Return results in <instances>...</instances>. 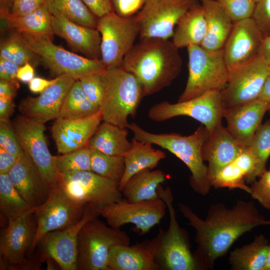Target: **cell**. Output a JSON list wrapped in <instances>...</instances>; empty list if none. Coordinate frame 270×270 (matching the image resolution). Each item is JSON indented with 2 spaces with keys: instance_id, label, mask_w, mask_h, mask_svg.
I'll list each match as a JSON object with an SVG mask.
<instances>
[{
  "instance_id": "6da1fadb",
  "label": "cell",
  "mask_w": 270,
  "mask_h": 270,
  "mask_svg": "<svg viewBox=\"0 0 270 270\" xmlns=\"http://www.w3.org/2000/svg\"><path fill=\"white\" fill-rule=\"evenodd\" d=\"M178 209L195 230V253L204 270L212 269L240 236L260 226H270V220L260 214L252 202L238 200L234 206L224 204L210 206L206 216L198 217L188 206L180 203Z\"/></svg>"
},
{
  "instance_id": "ac0fdd59",
  "label": "cell",
  "mask_w": 270,
  "mask_h": 270,
  "mask_svg": "<svg viewBox=\"0 0 270 270\" xmlns=\"http://www.w3.org/2000/svg\"><path fill=\"white\" fill-rule=\"evenodd\" d=\"M24 150L39 169L46 181L52 186L58 182L55 166L56 156L48 148L44 135V124L22 115L17 116L12 123Z\"/></svg>"
},
{
  "instance_id": "681fc988",
  "label": "cell",
  "mask_w": 270,
  "mask_h": 270,
  "mask_svg": "<svg viewBox=\"0 0 270 270\" xmlns=\"http://www.w3.org/2000/svg\"><path fill=\"white\" fill-rule=\"evenodd\" d=\"M81 0L98 18L113 11L110 0Z\"/></svg>"
},
{
  "instance_id": "7dc6e473",
  "label": "cell",
  "mask_w": 270,
  "mask_h": 270,
  "mask_svg": "<svg viewBox=\"0 0 270 270\" xmlns=\"http://www.w3.org/2000/svg\"><path fill=\"white\" fill-rule=\"evenodd\" d=\"M113 11L122 17L134 16L143 6L146 0H110Z\"/></svg>"
},
{
  "instance_id": "5b68a950",
  "label": "cell",
  "mask_w": 270,
  "mask_h": 270,
  "mask_svg": "<svg viewBox=\"0 0 270 270\" xmlns=\"http://www.w3.org/2000/svg\"><path fill=\"white\" fill-rule=\"evenodd\" d=\"M103 95L100 110L102 121L122 128L134 117L142 98V86L131 73L122 67L106 69L101 72Z\"/></svg>"
},
{
  "instance_id": "4dcf8cb0",
  "label": "cell",
  "mask_w": 270,
  "mask_h": 270,
  "mask_svg": "<svg viewBox=\"0 0 270 270\" xmlns=\"http://www.w3.org/2000/svg\"><path fill=\"white\" fill-rule=\"evenodd\" d=\"M132 146L124 156L125 170L118 186L122 191L128 180L134 174L146 169L152 170L164 159L166 154L152 148V144L132 138Z\"/></svg>"
},
{
  "instance_id": "f1b7e54d",
  "label": "cell",
  "mask_w": 270,
  "mask_h": 270,
  "mask_svg": "<svg viewBox=\"0 0 270 270\" xmlns=\"http://www.w3.org/2000/svg\"><path fill=\"white\" fill-rule=\"evenodd\" d=\"M0 31L12 30L20 33L28 32L53 38L52 15L46 4L27 14L16 16L10 12L0 14Z\"/></svg>"
},
{
  "instance_id": "9c48e42d",
  "label": "cell",
  "mask_w": 270,
  "mask_h": 270,
  "mask_svg": "<svg viewBox=\"0 0 270 270\" xmlns=\"http://www.w3.org/2000/svg\"><path fill=\"white\" fill-rule=\"evenodd\" d=\"M96 30L101 36L100 60L106 69L122 67L140 34L134 16L122 17L112 11L98 18Z\"/></svg>"
},
{
  "instance_id": "60d3db41",
  "label": "cell",
  "mask_w": 270,
  "mask_h": 270,
  "mask_svg": "<svg viewBox=\"0 0 270 270\" xmlns=\"http://www.w3.org/2000/svg\"><path fill=\"white\" fill-rule=\"evenodd\" d=\"M248 148L258 161L255 174L256 180L266 169V162L270 156V118L258 129Z\"/></svg>"
},
{
  "instance_id": "db71d44e",
  "label": "cell",
  "mask_w": 270,
  "mask_h": 270,
  "mask_svg": "<svg viewBox=\"0 0 270 270\" xmlns=\"http://www.w3.org/2000/svg\"><path fill=\"white\" fill-rule=\"evenodd\" d=\"M14 107V98L0 97V120H10Z\"/></svg>"
},
{
  "instance_id": "30bf717a",
  "label": "cell",
  "mask_w": 270,
  "mask_h": 270,
  "mask_svg": "<svg viewBox=\"0 0 270 270\" xmlns=\"http://www.w3.org/2000/svg\"><path fill=\"white\" fill-rule=\"evenodd\" d=\"M224 110L221 92L212 90L184 102L156 104L149 109L148 116L153 121L162 122L176 116H188L200 122L210 134L222 124Z\"/></svg>"
},
{
  "instance_id": "2e32d148",
  "label": "cell",
  "mask_w": 270,
  "mask_h": 270,
  "mask_svg": "<svg viewBox=\"0 0 270 270\" xmlns=\"http://www.w3.org/2000/svg\"><path fill=\"white\" fill-rule=\"evenodd\" d=\"M167 206L160 198L135 202L121 200L99 210L100 216L111 227L119 228L128 224L135 225L141 234L148 232L166 214Z\"/></svg>"
},
{
  "instance_id": "8d00e7d4",
  "label": "cell",
  "mask_w": 270,
  "mask_h": 270,
  "mask_svg": "<svg viewBox=\"0 0 270 270\" xmlns=\"http://www.w3.org/2000/svg\"><path fill=\"white\" fill-rule=\"evenodd\" d=\"M0 58L19 66L28 62L35 67L42 64L39 56L28 47L22 34L15 31L1 40Z\"/></svg>"
},
{
  "instance_id": "83f0119b",
  "label": "cell",
  "mask_w": 270,
  "mask_h": 270,
  "mask_svg": "<svg viewBox=\"0 0 270 270\" xmlns=\"http://www.w3.org/2000/svg\"><path fill=\"white\" fill-rule=\"evenodd\" d=\"M206 24V34L200 46L209 51L223 48L234 22L216 0H199Z\"/></svg>"
},
{
  "instance_id": "52a82bcc",
  "label": "cell",
  "mask_w": 270,
  "mask_h": 270,
  "mask_svg": "<svg viewBox=\"0 0 270 270\" xmlns=\"http://www.w3.org/2000/svg\"><path fill=\"white\" fill-rule=\"evenodd\" d=\"M128 234L106 226L96 218L81 228L78 238L77 270H109L108 258L112 248L130 244Z\"/></svg>"
},
{
  "instance_id": "7a4b0ae2",
  "label": "cell",
  "mask_w": 270,
  "mask_h": 270,
  "mask_svg": "<svg viewBox=\"0 0 270 270\" xmlns=\"http://www.w3.org/2000/svg\"><path fill=\"white\" fill-rule=\"evenodd\" d=\"M178 49L167 39L140 38L124 56L122 67L138 80L144 96L152 95L169 86L180 72Z\"/></svg>"
},
{
  "instance_id": "d4e9b609",
  "label": "cell",
  "mask_w": 270,
  "mask_h": 270,
  "mask_svg": "<svg viewBox=\"0 0 270 270\" xmlns=\"http://www.w3.org/2000/svg\"><path fill=\"white\" fill-rule=\"evenodd\" d=\"M54 34L64 40L73 50L86 58L100 59L101 36L96 30L74 22L60 14L52 15Z\"/></svg>"
},
{
  "instance_id": "3957f363",
  "label": "cell",
  "mask_w": 270,
  "mask_h": 270,
  "mask_svg": "<svg viewBox=\"0 0 270 270\" xmlns=\"http://www.w3.org/2000/svg\"><path fill=\"white\" fill-rule=\"evenodd\" d=\"M128 128L132 132L134 138L160 146L181 160L191 173L190 184L196 192L202 196L209 192L212 186L208 166L204 162L202 150L210 133L203 124L189 136L152 133L135 122L129 124Z\"/></svg>"
},
{
  "instance_id": "7c38bea8",
  "label": "cell",
  "mask_w": 270,
  "mask_h": 270,
  "mask_svg": "<svg viewBox=\"0 0 270 270\" xmlns=\"http://www.w3.org/2000/svg\"><path fill=\"white\" fill-rule=\"evenodd\" d=\"M86 206L70 197L58 182L46 202L36 209V229L30 254L46 234L78 222L84 214Z\"/></svg>"
},
{
  "instance_id": "1f68e13d",
  "label": "cell",
  "mask_w": 270,
  "mask_h": 270,
  "mask_svg": "<svg viewBox=\"0 0 270 270\" xmlns=\"http://www.w3.org/2000/svg\"><path fill=\"white\" fill-rule=\"evenodd\" d=\"M128 128L103 121L87 146L106 154L124 156L132 146V142L128 140Z\"/></svg>"
},
{
  "instance_id": "7bdbcfd3",
  "label": "cell",
  "mask_w": 270,
  "mask_h": 270,
  "mask_svg": "<svg viewBox=\"0 0 270 270\" xmlns=\"http://www.w3.org/2000/svg\"><path fill=\"white\" fill-rule=\"evenodd\" d=\"M250 194L264 208L270 210V166L251 184Z\"/></svg>"
},
{
  "instance_id": "6125c7cd",
  "label": "cell",
  "mask_w": 270,
  "mask_h": 270,
  "mask_svg": "<svg viewBox=\"0 0 270 270\" xmlns=\"http://www.w3.org/2000/svg\"><path fill=\"white\" fill-rule=\"evenodd\" d=\"M263 270H270V244L268 246L266 262Z\"/></svg>"
},
{
  "instance_id": "d6a6232c",
  "label": "cell",
  "mask_w": 270,
  "mask_h": 270,
  "mask_svg": "<svg viewBox=\"0 0 270 270\" xmlns=\"http://www.w3.org/2000/svg\"><path fill=\"white\" fill-rule=\"evenodd\" d=\"M167 179L160 170L146 169L132 176L122 190L123 198L128 202H135L158 198V188Z\"/></svg>"
},
{
  "instance_id": "be15d7a7",
  "label": "cell",
  "mask_w": 270,
  "mask_h": 270,
  "mask_svg": "<svg viewBox=\"0 0 270 270\" xmlns=\"http://www.w3.org/2000/svg\"><path fill=\"white\" fill-rule=\"evenodd\" d=\"M268 111L270 112V102L268 104Z\"/></svg>"
},
{
  "instance_id": "11a10c76",
  "label": "cell",
  "mask_w": 270,
  "mask_h": 270,
  "mask_svg": "<svg viewBox=\"0 0 270 270\" xmlns=\"http://www.w3.org/2000/svg\"><path fill=\"white\" fill-rule=\"evenodd\" d=\"M19 88V83L15 84L0 80V97L14 98Z\"/></svg>"
},
{
  "instance_id": "d6986e66",
  "label": "cell",
  "mask_w": 270,
  "mask_h": 270,
  "mask_svg": "<svg viewBox=\"0 0 270 270\" xmlns=\"http://www.w3.org/2000/svg\"><path fill=\"white\" fill-rule=\"evenodd\" d=\"M264 39L252 18L234 23L223 48L229 70L246 64L258 56Z\"/></svg>"
},
{
  "instance_id": "816d5d0a",
  "label": "cell",
  "mask_w": 270,
  "mask_h": 270,
  "mask_svg": "<svg viewBox=\"0 0 270 270\" xmlns=\"http://www.w3.org/2000/svg\"><path fill=\"white\" fill-rule=\"evenodd\" d=\"M18 157L0 148V174H8Z\"/></svg>"
},
{
  "instance_id": "e7e4bbea",
  "label": "cell",
  "mask_w": 270,
  "mask_h": 270,
  "mask_svg": "<svg viewBox=\"0 0 270 270\" xmlns=\"http://www.w3.org/2000/svg\"><path fill=\"white\" fill-rule=\"evenodd\" d=\"M254 0V1L256 2V4L257 2H260V0Z\"/></svg>"
},
{
  "instance_id": "f546056e",
  "label": "cell",
  "mask_w": 270,
  "mask_h": 270,
  "mask_svg": "<svg viewBox=\"0 0 270 270\" xmlns=\"http://www.w3.org/2000/svg\"><path fill=\"white\" fill-rule=\"evenodd\" d=\"M206 24L200 2L191 8L178 20L172 36L178 48L200 46L206 34Z\"/></svg>"
},
{
  "instance_id": "8992f818",
  "label": "cell",
  "mask_w": 270,
  "mask_h": 270,
  "mask_svg": "<svg viewBox=\"0 0 270 270\" xmlns=\"http://www.w3.org/2000/svg\"><path fill=\"white\" fill-rule=\"evenodd\" d=\"M186 48L188 76L178 102L196 98L210 91L221 92L226 86L229 74L223 48L209 51L196 45Z\"/></svg>"
},
{
  "instance_id": "44dd1931",
  "label": "cell",
  "mask_w": 270,
  "mask_h": 270,
  "mask_svg": "<svg viewBox=\"0 0 270 270\" xmlns=\"http://www.w3.org/2000/svg\"><path fill=\"white\" fill-rule=\"evenodd\" d=\"M8 174L13 185L32 208L42 204L53 187L24 152L18 157Z\"/></svg>"
},
{
  "instance_id": "7402d4cb",
  "label": "cell",
  "mask_w": 270,
  "mask_h": 270,
  "mask_svg": "<svg viewBox=\"0 0 270 270\" xmlns=\"http://www.w3.org/2000/svg\"><path fill=\"white\" fill-rule=\"evenodd\" d=\"M102 121L100 110L82 118L56 119L51 131L58 152L64 154L86 146Z\"/></svg>"
},
{
  "instance_id": "5bb4252c",
  "label": "cell",
  "mask_w": 270,
  "mask_h": 270,
  "mask_svg": "<svg viewBox=\"0 0 270 270\" xmlns=\"http://www.w3.org/2000/svg\"><path fill=\"white\" fill-rule=\"evenodd\" d=\"M36 209L8 220L0 237V270L28 268L29 260L26 256L30 254L36 229Z\"/></svg>"
},
{
  "instance_id": "ee69618b",
  "label": "cell",
  "mask_w": 270,
  "mask_h": 270,
  "mask_svg": "<svg viewBox=\"0 0 270 270\" xmlns=\"http://www.w3.org/2000/svg\"><path fill=\"white\" fill-rule=\"evenodd\" d=\"M102 72L90 74L78 80L88 98L99 107L103 95Z\"/></svg>"
},
{
  "instance_id": "484cf974",
  "label": "cell",
  "mask_w": 270,
  "mask_h": 270,
  "mask_svg": "<svg viewBox=\"0 0 270 270\" xmlns=\"http://www.w3.org/2000/svg\"><path fill=\"white\" fill-rule=\"evenodd\" d=\"M258 161L249 148L217 172L210 180L215 188H238L250 194L251 184L256 180Z\"/></svg>"
},
{
  "instance_id": "b9f144b4",
  "label": "cell",
  "mask_w": 270,
  "mask_h": 270,
  "mask_svg": "<svg viewBox=\"0 0 270 270\" xmlns=\"http://www.w3.org/2000/svg\"><path fill=\"white\" fill-rule=\"evenodd\" d=\"M234 23L252 18L256 2L254 0H216Z\"/></svg>"
},
{
  "instance_id": "ba28073f",
  "label": "cell",
  "mask_w": 270,
  "mask_h": 270,
  "mask_svg": "<svg viewBox=\"0 0 270 270\" xmlns=\"http://www.w3.org/2000/svg\"><path fill=\"white\" fill-rule=\"evenodd\" d=\"M28 47L37 54L42 64L56 77L69 76L76 80L106 70L100 59L85 58L68 51L52 42L46 36L22 32Z\"/></svg>"
},
{
  "instance_id": "ab89813d",
  "label": "cell",
  "mask_w": 270,
  "mask_h": 270,
  "mask_svg": "<svg viewBox=\"0 0 270 270\" xmlns=\"http://www.w3.org/2000/svg\"><path fill=\"white\" fill-rule=\"evenodd\" d=\"M55 166L58 174L91 170V149L86 146L56 156Z\"/></svg>"
},
{
  "instance_id": "6f0895ef",
  "label": "cell",
  "mask_w": 270,
  "mask_h": 270,
  "mask_svg": "<svg viewBox=\"0 0 270 270\" xmlns=\"http://www.w3.org/2000/svg\"><path fill=\"white\" fill-rule=\"evenodd\" d=\"M259 56L270 67V36L264 38Z\"/></svg>"
},
{
  "instance_id": "c3c4849f",
  "label": "cell",
  "mask_w": 270,
  "mask_h": 270,
  "mask_svg": "<svg viewBox=\"0 0 270 270\" xmlns=\"http://www.w3.org/2000/svg\"><path fill=\"white\" fill-rule=\"evenodd\" d=\"M46 4V0H14L10 14L19 16L27 14Z\"/></svg>"
},
{
  "instance_id": "f907efd6",
  "label": "cell",
  "mask_w": 270,
  "mask_h": 270,
  "mask_svg": "<svg viewBox=\"0 0 270 270\" xmlns=\"http://www.w3.org/2000/svg\"><path fill=\"white\" fill-rule=\"evenodd\" d=\"M20 66L11 61L0 58V80L18 84L16 74Z\"/></svg>"
},
{
  "instance_id": "f6af8a7d",
  "label": "cell",
  "mask_w": 270,
  "mask_h": 270,
  "mask_svg": "<svg viewBox=\"0 0 270 270\" xmlns=\"http://www.w3.org/2000/svg\"><path fill=\"white\" fill-rule=\"evenodd\" d=\"M0 148L17 157L24 152L10 120H0Z\"/></svg>"
},
{
  "instance_id": "f5cc1de1",
  "label": "cell",
  "mask_w": 270,
  "mask_h": 270,
  "mask_svg": "<svg viewBox=\"0 0 270 270\" xmlns=\"http://www.w3.org/2000/svg\"><path fill=\"white\" fill-rule=\"evenodd\" d=\"M58 76L52 80H47L40 77H34L28 82L30 90L34 93H41L46 88L55 83Z\"/></svg>"
},
{
  "instance_id": "94428289",
  "label": "cell",
  "mask_w": 270,
  "mask_h": 270,
  "mask_svg": "<svg viewBox=\"0 0 270 270\" xmlns=\"http://www.w3.org/2000/svg\"><path fill=\"white\" fill-rule=\"evenodd\" d=\"M44 260L46 262V270H54L60 268L58 263L52 258L46 257L44 258Z\"/></svg>"
},
{
  "instance_id": "bcb514c9",
  "label": "cell",
  "mask_w": 270,
  "mask_h": 270,
  "mask_svg": "<svg viewBox=\"0 0 270 270\" xmlns=\"http://www.w3.org/2000/svg\"><path fill=\"white\" fill-rule=\"evenodd\" d=\"M252 18L264 37L270 36V0L257 2Z\"/></svg>"
},
{
  "instance_id": "9a60e30c",
  "label": "cell",
  "mask_w": 270,
  "mask_h": 270,
  "mask_svg": "<svg viewBox=\"0 0 270 270\" xmlns=\"http://www.w3.org/2000/svg\"><path fill=\"white\" fill-rule=\"evenodd\" d=\"M270 72V66L260 56L230 70L226 86L221 91L224 109L258 100Z\"/></svg>"
},
{
  "instance_id": "91938a15",
  "label": "cell",
  "mask_w": 270,
  "mask_h": 270,
  "mask_svg": "<svg viewBox=\"0 0 270 270\" xmlns=\"http://www.w3.org/2000/svg\"><path fill=\"white\" fill-rule=\"evenodd\" d=\"M14 0H0V14L10 12Z\"/></svg>"
},
{
  "instance_id": "d590c367",
  "label": "cell",
  "mask_w": 270,
  "mask_h": 270,
  "mask_svg": "<svg viewBox=\"0 0 270 270\" xmlns=\"http://www.w3.org/2000/svg\"><path fill=\"white\" fill-rule=\"evenodd\" d=\"M52 15L60 14L83 26L96 28L98 18L81 0H46Z\"/></svg>"
},
{
  "instance_id": "680465c9",
  "label": "cell",
  "mask_w": 270,
  "mask_h": 270,
  "mask_svg": "<svg viewBox=\"0 0 270 270\" xmlns=\"http://www.w3.org/2000/svg\"><path fill=\"white\" fill-rule=\"evenodd\" d=\"M258 99L270 102V72L268 75Z\"/></svg>"
},
{
  "instance_id": "e0dca14e",
  "label": "cell",
  "mask_w": 270,
  "mask_h": 270,
  "mask_svg": "<svg viewBox=\"0 0 270 270\" xmlns=\"http://www.w3.org/2000/svg\"><path fill=\"white\" fill-rule=\"evenodd\" d=\"M100 216L99 209L88 204L84 214L76 223L62 230L50 232L40 240V255L53 258L62 270H76L78 242L79 232L88 221Z\"/></svg>"
},
{
  "instance_id": "603a6c76",
  "label": "cell",
  "mask_w": 270,
  "mask_h": 270,
  "mask_svg": "<svg viewBox=\"0 0 270 270\" xmlns=\"http://www.w3.org/2000/svg\"><path fill=\"white\" fill-rule=\"evenodd\" d=\"M268 103L258 99L252 102L224 109L223 117L229 132L240 144L248 147L262 124Z\"/></svg>"
},
{
  "instance_id": "e575fe53",
  "label": "cell",
  "mask_w": 270,
  "mask_h": 270,
  "mask_svg": "<svg viewBox=\"0 0 270 270\" xmlns=\"http://www.w3.org/2000/svg\"><path fill=\"white\" fill-rule=\"evenodd\" d=\"M99 110L100 107L88 98L77 80L68 92L58 118L80 119L92 116Z\"/></svg>"
},
{
  "instance_id": "74e56055",
  "label": "cell",
  "mask_w": 270,
  "mask_h": 270,
  "mask_svg": "<svg viewBox=\"0 0 270 270\" xmlns=\"http://www.w3.org/2000/svg\"><path fill=\"white\" fill-rule=\"evenodd\" d=\"M32 208L13 185L8 174H0V210L8 220L18 218Z\"/></svg>"
},
{
  "instance_id": "4fadbf2b",
  "label": "cell",
  "mask_w": 270,
  "mask_h": 270,
  "mask_svg": "<svg viewBox=\"0 0 270 270\" xmlns=\"http://www.w3.org/2000/svg\"><path fill=\"white\" fill-rule=\"evenodd\" d=\"M199 0H146L134 16L140 38L172 37L180 19Z\"/></svg>"
},
{
  "instance_id": "8fae6325",
  "label": "cell",
  "mask_w": 270,
  "mask_h": 270,
  "mask_svg": "<svg viewBox=\"0 0 270 270\" xmlns=\"http://www.w3.org/2000/svg\"><path fill=\"white\" fill-rule=\"evenodd\" d=\"M58 182L72 200L99 210L123 198L118 183L92 170L58 174Z\"/></svg>"
},
{
  "instance_id": "277c9868",
  "label": "cell",
  "mask_w": 270,
  "mask_h": 270,
  "mask_svg": "<svg viewBox=\"0 0 270 270\" xmlns=\"http://www.w3.org/2000/svg\"><path fill=\"white\" fill-rule=\"evenodd\" d=\"M158 192L166 204L169 225L166 230L160 228L155 238L146 241L160 270H204L196 254L190 250L186 232L178 224L170 188H164L160 184Z\"/></svg>"
},
{
  "instance_id": "836d02e7",
  "label": "cell",
  "mask_w": 270,
  "mask_h": 270,
  "mask_svg": "<svg viewBox=\"0 0 270 270\" xmlns=\"http://www.w3.org/2000/svg\"><path fill=\"white\" fill-rule=\"evenodd\" d=\"M268 240L262 234L256 236L248 244L232 250L228 264L232 270H263L268 251Z\"/></svg>"
},
{
  "instance_id": "f35d334b",
  "label": "cell",
  "mask_w": 270,
  "mask_h": 270,
  "mask_svg": "<svg viewBox=\"0 0 270 270\" xmlns=\"http://www.w3.org/2000/svg\"><path fill=\"white\" fill-rule=\"evenodd\" d=\"M91 149V170L119 184L125 170L124 156H111Z\"/></svg>"
},
{
  "instance_id": "cb8c5ba5",
  "label": "cell",
  "mask_w": 270,
  "mask_h": 270,
  "mask_svg": "<svg viewBox=\"0 0 270 270\" xmlns=\"http://www.w3.org/2000/svg\"><path fill=\"white\" fill-rule=\"evenodd\" d=\"M248 148L238 142L222 124L218 126L210 134L202 150L203 160L208 162L210 180Z\"/></svg>"
},
{
  "instance_id": "9f6ffc18",
  "label": "cell",
  "mask_w": 270,
  "mask_h": 270,
  "mask_svg": "<svg viewBox=\"0 0 270 270\" xmlns=\"http://www.w3.org/2000/svg\"><path fill=\"white\" fill-rule=\"evenodd\" d=\"M34 78V70L30 63L20 66L16 74L17 79L23 82H30Z\"/></svg>"
},
{
  "instance_id": "4316f807",
  "label": "cell",
  "mask_w": 270,
  "mask_h": 270,
  "mask_svg": "<svg viewBox=\"0 0 270 270\" xmlns=\"http://www.w3.org/2000/svg\"><path fill=\"white\" fill-rule=\"evenodd\" d=\"M109 270H160L147 241L117 245L110 251Z\"/></svg>"
},
{
  "instance_id": "ffe728a7",
  "label": "cell",
  "mask_w": 270,
  "mask_h": 270,
  "mask_svg": "<svg viewBox=\"0 0 270 270\" xmlns=\"http://www.w3.org/2000/svg\"><path fill=\"white\" fill-rule=\"evenodd\" d=\"M36 97L22 100L18 106L22 115L42 123L58 118L64 98L76 80L64 74Z\"/></svg>"
}]
</instances>
